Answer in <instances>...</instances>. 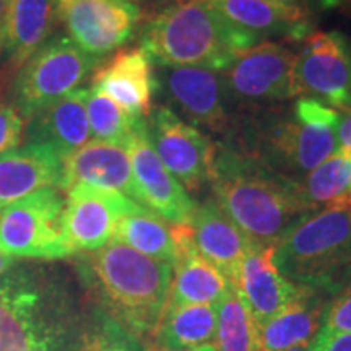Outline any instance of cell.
I'll list each match as a JSON object with an SVG mask.
<instances>
[{
  "label": "cell",
  "mask_w": 351,
  "mask_h": 351,
  "mask_svg": "<svg viewBox=\"0 0 351 351\" xmlns=\"http://www.w3.org/2000/svg\"><path fill=\"white\" fill-rule=\"evenodd\" d=\"M179 351H217V346H215L213 343H208V345L195 346V348H189V350H179Z\"/></svg>",
  "instance_id": "39"
},
{
  "label": "cell",
  "mask_w": 351,
  "mask_h": 351,
  "mask_svg": "<svg viewBox=\"0 0 351 351\" xmlns=\"http://www.w3.org/2000/svg\"><path fill=\"white\" fill-rule=\"evenodd\" d=\"M3 16H5V0H0V46H2V32H3Z\"/></svg>",
  "instance_id": "38"
},
{
  "label": "cell",
  "mask_w": 351,
  "mask_h": 351,
  "mask_svg": "<svg viewBox=\"0 0 351 351\" xmlns=\"http://www.w3.org/2000/svg\"><path fill=\"white\" fill-rule=\"evenodd\" d=\"M77 184L121 192L137 202L134 174L125 148L99 140H91L62 161V192Z\"/></svg>",
  "instance_id": "20"
},
{
  "label": "cell",
  "mask_w": 351,
  "mask_h": 351,
  "mask_svg": "<svg viewBox=\"0 0 351 351\" xmlns=\"http://www.w3.org/2000/svg\"><path fill=\"white\" fill-rule=\"evenodd\" d=\"M232 26L261 43H300L313 33L307 7L276 0H210Z\"/></svg>",
  "instance_id": "17"
},
{
  "label": "cell",
  "mask_w": 351,
  "mask_h": 351,
  "mask_svg": "<svg viewBox=\"0 0 351 351\" xmlns=\"http://www.w3.org/2000/svg\"><path fill=\"white\" fill-rule=\"evenodd\" d=\"M276 2L289 3V5H302V7H307V0H276Z\"/></svg>",
  "instance_id": "41"
},
{
  "label": "cell",
  "mask_w": 351,
  "mask_h": 351,
  "mask_svg": "<svg viewBox=\"0 0 351 351\" xmlns=\"http://www.w3.org/2000/svg\"><path fill=\"white\" fill-rule=\"evenodd\" d=\"M296 182L301 199L311 212L328 205L348 204L351 202V155L339 148Z\"/></svg>",
  "instance_id": "28"
},
{
  "label": "cell",
  "mask_w": 351,
  "mask_h": 351,
  "mask_svg": "<svg viewBox=\"0 0 351 351\" xmlns=\"http://www.w3.org/2000/svg\"><path fill=\"white\" fill-rule=\"evenodd\" d=\"M148 135L161 163L189 192H199L212 181L217 147L207 135L182 121L168 106L148 114Z\"/></svg>",
  "instance_id": "11"
},
{
  "label": "cell",
  "mask_w": 351,
  "mask_h": 351,
  "mask_svg": "<svg viewBox=\"0 0 351 351\" xmlns=\"http://www.w3.org/2000/svg\"><path fill=\"white\" fill-rule=\"evenodd\" d=\"M287 351H311V343H304V345L295 346V348H289Z\"/></svg>",
  "instance_id": "42"
},
{
  "label": "cell",
  "mask_w": 351,
  "mask_h": 351,
  "mask_svg": "<svg viewBox=\"0 0 351 351\" xmlns=\"http://www.w3.org/2000/svg\"><path fill=\"white\" fill-rule=\"evenodd\" d=\"M62 161L43 143H25L0 156V210L41 189H59Z\"/></svg>",
  "instance_id": "24"
},
{
  "label": "cell",
  "mask_w": 351,
  "mask_h": 351,
  "mask_svg": "<svg viewBox=\"0 0 351 351\" xmlns=\"http://www.w3.org/2000/svg\"><path fill=\"white\" fill-rule=\"evenodd\" d=\"M98 65L99 59L67 36H51L13 77L10 103L28 121L47 104L78 90Z\"/></svg>",
  "instance_id": "6"
},
{
  "label": "cell",
  "mask_w": 351,
  "mask_h": 351,
  "mask_svg": "<svg viewBox=\"0 0 351 351\" xmlns=\"http://www.w3.org/2000/svg\"><path fill=\"white\" fill-rule=\"evenodd\" d=\"M173 238L176 262L166 306L218 304L232 285L197 251L191 225H173Z\"/></svg>",
  "instance_id": "19"
},
{
  "label": "cell",
  "mask_w": 351,
  "mask_h": 351,
  "mask_svg": "<svg viewBox=\"0 0 351 351\" xmlns=\"http://www.w3.org/2000/svg\"><path fill=\"white\" fill-rule=\"evenodd\" d=\"M158 86L150 56L142 47L117 51L108 62L96 67L91 88L135 119L152 112V99Z\"/></svg>",
  "instance_id": "18"
},
{
  "label": "cell",
  "mask_w": 351,
  "mask_h": 351,
  "mask_svg": "<svg viewBox=\"0 0 351 351\" xmlns=\"http://www.w3.org/2000/svg\"><path fill=\"white\" fill-rule=\"evenodd\" d=\"M83 271L111 311L134 333H153L168 304L173 267L111 239L88 252Z\"/></svg>",
  "instance_id": "4"
},
{
  "label": "cell",
  "mask_w": 351,
  "mask_h": 351,
  "mask_svg": "<svg viewBox=\"0 0 351 351\" xmlns=\"http://www.w3.org/2000/svg\"><path fill=\"white\" fill-rule=\"evenodd\" d=\"M16 262H19L16 258L7 257V256H3V254H0V275L5 274L8 269H12Z\"/></svg>",
  "instance_id": "37"
},
{
  "label": "cell",
  "mask_w": 351,
  "mask_h": 351,
  "mask_svg": "<svg viewBox=\"0 0 351 351\" xmlns=\"http://www.w3.org/2000/svg\"><path fill=\"white\" fill-rule=\"evenodd\" d=\"M56 19L77 47L101 59L129 41L142 8L135 0H56Z\"/></svg>",
  "instance_id": "10"
},
{
  "label": "cell",
  "mask_w": 351,
  "mask_h": 351,
  "mask_svg": "<svg viewBox=\"0 0 351 351\" xmlns=\"http://www.w3.org/2000/svg\"><path fill=\"white\" fill-rule=\"evenodd\" d=\"M217 306V351H261L258 326L238 289L231 287Z\"/></svg>",
  "instance_id": "29"
},
{
  "label": "cell",
  "mask_w": 351,
  "mask_h": 351,
  "mask_svg": "<svg viewBox=\"0 0 351 351\" xmlns=\"http://www.w3.org/2000/svg\"><path fill=\"white\" fill-rule=\"evenodd\" d=\"M112 239L129 245L143 256L169 263L171 267L176 262L173 226L143 205L137 204L130 212L122 215Z\"/></svg>",
  "instance_id": "27"
},
{
  "label": "cell",
  "mask_w": 351,
  "mask_h": 351,
  "mask_svg": "<svg viewBox=\"0 0 351 351\" xmlns=\"http://www.w3.org/2000/svg\"><path fill=\"white\" fill-rule=\"evenodd\" d=\"M191 228L200 256L217 267L228 282L236 287L245 256L257 247H254L243 231L226 217L215 199H205L199 207L195 205Z\"/></svg>",
  "instance_id": "22"
},
{
  "label": "cell",
  "mask_w": 351,
  "mask_h": 351,
  "mask_svg": "<svg viewBox=\"0 0 351 351\" xmlns=\"http://www.w3.org/2000/svg\"><path fill=\"white\" fill-rule=\"evenodd\" d=\"M46 287L29 267L0 275V351H52Z\"/></svg>",
  "instance_id": "9"
},
{
  "label": "cell",
  "mask_w": 351,
  "mask_h": 351,
  "mask_svg": "<svg viewBox=\"0 0 351 351\" xmlns=\"http://www.w3.org/2000/svg\"><path fill=\"white\" fill-rule=\"evenodd\" d=\"M217 333V306H166L152 333L158 351H179L208 345Z\"/></svg>",
  "instance_id": "26"
},
{
  "label": "cell",
  "mask_w": 351,
  "mask_h": 351,
  "mask_svg": "<svg viewBox=\"0 0 351 351\" xmlns=\"http://www.w3.org/2000/svg\"><path fill=\"white\" fill-rule=\"evenodd\" d=\"M90 351H150L137 335L114 319H106Z\"/></svg>",
  "instance_id": "31"
},
{
  "label": "cell",
  "mask_w": 351,
  "mask_h": 351,
  "mask_svg": "<svg viewBox=\"0 0 351 351\" xmlns=\"http://www.w3.org/2000/svg\"><path fill=\"white\" fill-rule=\"evenodd\" d=\"M166 98L173 111L194 125L225 134L232 127V101L221 72L200 67H166L163 75Z\"/></svg>",
  "instance_id": "15"
},
{
  "label": "cell",
  "mask_w": 351,
  "mask_h": 351,
  "mask_svg": "<svg viewBox=\"0 0 351 351\" xmlns=\"http://www.w3.org/2000/svg\"><path fill=\"white\" fill-rule=\"evenodd\" d=\"M124 148L137 189V204L173 225H191L195 212L194 200L161 163L148 135L147 121L135 122Z\"/></svg>",
  "instance_id": "12"
},
{
  "label": "cell",
  "mask_w": 351,
  "mask_h": 351,
  "mask_svg": "<svg viewBox=\"0 0 351 351\" xmlns=\"http://www.w3.org/2000/svg\"><path fill=\"white\" fill-rule=\"evenodd\" d=\"M322 327L351 333V278L337 289L332 300L324 307Z\"/></svg>",
  "instance_id": "33"
},
{
  "label": "cell",
  "mask_w": 351,
  "mask_h": 351,
  "mask_svg": "<svg viewBox=\"0 0 351 351\" xmlns=\"http://www.w3.org/2000/svg\"><path fill=\"white\" fill-rule=\"evenodd\" d=\"M341 0H307V8L309 12H328L339 10Z\"/></svg>",
  "instance_id": "36"
},
{
  "label": "cell",
  "mask_w": 351,
  "mask_h": 351,
  "mask_svg": "<svg viewBox=\"0 0 351 351\" xmlns=\"http://www.w3.org/2000/svg\"><path fill=\"white\" fill-rule=\"evenodd\" d=\"M298 52L287 43H261L239 52L221 72L232 104L263 108L300 98Z\"/></svg>",
  "instance_id": "8"
},
{
  "label": "cell",
  "mask_w": 351,
  "mask_h": 351,
  "mask_svg": "<svg viewBox=\"0 0 351 351\" xmlns=\"http://www.w3.org/2000/svg\"><path fill=\"white\" fill-rule=\"evenodd\" d=\"M65 195L46 187L0 210V254L16 258L70 257L62 231Z\"/></svg>",
  "instance_id": "7"
},
{
  "label": "cell",
  "mask_w": 351,
  "mask_h": 351,
  "mask_svg": "<svg viewBox=\"0 0 351 351\" xmlns=\"http://www.w3.org/2000/svg\"><path fill=\"white\" fill-rule=\"evenodd\" d=\"M86 88L56 99L26 121V143L49 145L65 160L78 148L90 142L91 132L85 106Z\"/></svg>",
  "instance_id": "23"
},
{
  "label": "cell",
  "mask_w": 351,
  "mask_h": 351,
  "mask_svg": "<svg viewBox=\"0 0 351 351\" xmlns=\"http://www.w3.org/2000/svg\"><path fill=\"white\" fill-rule=\"evenodd\" d=\"M85 106L90 132L95 140L124 147L138 119L129 116L108 96L93 88H86Z\"/></svg>",
  "instance_id": "30"
},
{
  "label": "cell",
  "mask_w": 351,
  "mask_h": 351,
  "mask_svg": "<svg viewBox=\"0 0 351 351\" xmlns=\"http://www.w3.org/2000/svg\"><path fill=\"white\" fill-rule=\"evenodd\" d=\"M348 51H350V56H351V41H348Z\"/></svg>",
  "instance_id": "43"
},
{
  "label": "cell",
  "mask_w": 351,
  "mask_h": 351,
  "mask_svg": "<svg viewBox=\"0 0 351 351\" xmlns=\"http://www.w3.org/2000/svg\"><path fill=\"white\" fill-rule=\"evenodd\" d=\"M257 109L241 124L236 142L225 147L293 181H300L339 150L337 109L309 96H300L287 109Z\"/></svg>",
  "instance_id": "2"
},
{
  "label": "cell",
  "mask_w": 351,
  "mask_h": 351,
  "mask_svg": "<svg viewBox=\"0 0 351 351\" xmlns=\"http://www.w3.org/2000/svg\"><path fill=\"white\" fill-rule=\"evenodd\" d=\"M339 10L343 12L345 15H350L351 16V0H341Z\"/></svg>",
  "instance_id": "40"
},
{
  "label": "cell",
  "mask_w": 351,
  "mask_h": 351,
  "mask_svg": "<svg viewBox=\"0 0 351 351\" xmlns=\"http://www.w3.org/2000/svg\"><path fill=\"white\" fill-rule=\"evenodd\" d=\"M311 351H351V333L320 327L311 341Z\"/></svg>",
  "instance_id": "34"
},
{
  "label": "cell",
  "mask_w": 351,
  "mask_h": 351,
  "mask_svg": "<svg viewBox=\"0 0 351 351\" xmlns=\"http://www.w3.org/2000/svg\"><path fill=\"white\" fill-rule=\"evenodd\" d=\"M274 257L298 287L335 293L351 278V202L301 218L275 244Z\"/></svg>",
  "instance_id": "5"
},
{
  "label": "cell",
  "mask_w": 351,
  "mask_h": 351,
  "mask_svg": "<svg viewBox=\"0 0 351 351\" xmlns=\"http://www.w3.org/2000/svg\"><path fill=\"white\" fill-rule=\"evenodd\" d=\"M26 121L10 101L0 95V156L20 147Z\"/></svg>",
  "instance_id": "32"
},
{
  "label": "cell",
  "mask_w": 351,
  "mask_h": 351,
  "mask_svg": "<svg viewBox=\"0 0 351 351\" xmlns=\"http://www.w3.org/2000/svg\"><path fill=\"white\" fill-rule=\"evenodd\" d=\"M298 52L296 77L301 96L337 111L351 108V56L339 32H313Z\"/></svg>",
  "instance_id": "13"
},
{
  "label": "cell",
  "mask_w": 351,
  "mask_h": 351,
  "mask_svg": "<svg viewBox=\"0 0 351 351\" xmlns=\"http://www.w3.org/2000/svg\"><path fill=\"white\" fill-rule=\"evenodd\" d=\"M275 245L252 249L241 265L236 289L245 306L262 327L300 296L298 287L278 270L275 263Z\"/></svg>",
  "instance_id": "21"
},
{
  "label": "cell",
  "mask_w": 351,
  "mask_h": 351,
  "mask_svg": "<svg viewBox=\"0 0 351 351\" xmlns=\"http://www.w3.org/2000/svg\"><path fill=\"white\" fill-rule=\"evenodd\" d=\"M135 205L137 202L121 192L103 191L85 184L67 189L62 231L70 254L95 252L106 245L112 239L119 218Z\"/></svg>",
  "instance_id": "14"
},
{
  "label": "cell",
  "mask_w": 351,
  "mask_h": 351,
  "mask_svg": "<svg viewBox=\"0 0 351 351\" xmlns=\"http://www.w3.org/2000/svg\"><path fill=\"white\" fill-rule=\"evenodd\" d=\"M210 184L219 208L254 247L275 245L289 228L313 213L296 181L228 147L217 148Z\"/></svg>",
  "instance_id": "1"
},
{
  "label": "cell",
  "mask_w": 351,
  "mask_h": 351,
  "mask_svg": "<svg viewBox=\"0 0 351 351\" xmlns=\"http://www.w3.org/2000/svg\"><path fill=\"white\" fill-rule=\"evenodd\" d=\"M56 0H5L0 46V95L26 60L52 36Z\"/></svg>",
  "instance_id": "16"
},
{
  "label": "cell",
  "mask_w": 351,
  "mask_h": 351,
  "mask_svg": "<svg viewBox=\"0 0 351 351\" xmlns=\"http://www.w3.org/2000/svg\"><path fill=\"white\" fill-rule=\"evenodd\" d=\"M324 307L319 289L302 287L295 301L258 327L261 351H287L311 343L322 324Z\"/></svg>",
  "instance_id": "25"
},
{
  "label": "cell",
  "mask_w": 351,
  "mask_h": 351,
  "mask_svg": "<svg viewBox=\"0 0 351 351\" xmlns=\"http://www.w3.org/2000/svg\"><path fill=\"white\" fill-rule=\"evenodd\" d=\"M337 140L339 148L351 155V108L340 111L339 125H337Z\"/></svg>",
  "instance_id": "35"
},
{
  "label": "cell",
  "mask_w": 351,
  "mask_h": 351,
  "mask_svg": "<svg viewBox=\"0 0 351 351\" xmlns=\"http://www.w3.org/2000/svg\"><path fill=\"white\" fill-rule=\"evenodd\" d=\"M257 46L210 0H174L145 21L140 47L161 67L223 72L239 52Z\"/></svg>",
  "instance_id": "3"
}]
</instances>
